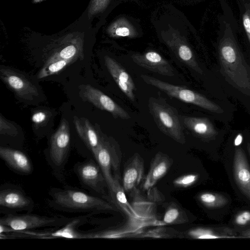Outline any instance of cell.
Instances as JSON below:
<instances>
[{
  "instance_id": "30",
  "label": "cell",
  "mask_w": 250,
  "mask_h": 250,
  "mask_svg": "<svg viewBox=\"0 0 250 250\" xmlns=\"http://www.w3.org/2000/svg\"><path fill=\"white\" fill-rule=\"evenodd\" d=\"M18 133L17 127L0 114V134L9 136H16Z\"/></svg>"
},
{
  "instance_id": "28",
  "label": "cell",
  "mask_w": 250,
  "mask_h": 250,
  "mask_svg": "<svg viewBox=\"0 0 250 250\" xmlns=\"http://www.w3.org/2000/svg\"><path fill=\"white\" fill-rule=\"evenodd\" d=\"M52 115L50 110L38 109L32 114L31 121L35 127L43 126L50 120Z\"/></svg>"
},
{
  "instance_id": "5",
  "label": "cell",
  "mask_w": 250,
  "mask_h": 250,
  "mask_svg": "<svg viewBox=\"0 0 250 250\" xmlns=\"http://www.w3.org/2000/svg\"><path fill=\"white\" fill-rule=\"evenodd\" d=\"M53 198L57 205L70 209L80 210H114L115 209L114 207L110 203L81 191L58 190L54 193Z\"/></svg>"
},
{
  "instance_id": "8",
  "label": "cell",
  "mask_w": 250,
  "mask_h": 250,
  "mask_svg": "<svg viewBox=\"0 0 250 250\" xmlns=\"http://www.w3.org/2000/svg\"><path fill=\"white\" fill-rule=\"evenodd\" d=\"M61 218L35 214L8 215L1 218L0 224L7 226L13 231H21L40 227L58 225Z\"/></svg>"
},
{
  "instance_id": "21",
  "label": "cell",
  "mask_w": 250,
  "mask_h": 250,
  "mask_svg": "<svg viewBox=\"0 0 250 250\" xmlns=\"http://www.w3.org/2000/svg\"><path fill=\"white\" fill-rule=\"evenodd\" d=\"M188 222V218L185 211L177 204L172 203L167 208L163 217L165 224H181Z\"/></svg>"
},
{
  "instance_id": "2",
  "label": "cell",
  "mask_w": 250,
  "mask_h": 250,
  "mask_svg": "<svg viewBox=\"0 0 250 250\" xmlns=\"http://www.w3.org/2000/svg\"><path fill=\"white\" fill-rule=\"evenodd\" d=\"M92 153L104 174L108 189H112L115 181L120 180L121 152L119 145L112 137L102 133L99 145Z\"/></svg>"
},
{
  "instance_id": "11",
  "label": "cell",
  "mask_w": 250,
  "mask_h": 250,
  "mask_svg": "<svg viewBox=\"0 0 250 250\" xmlns=\"http://www.w3.org/2000/svg\"><path fill=\"white\" fill-rule=\"evenodd\" d=\"M131 57L137 65L149 71L165 76L172 77L175 75L171 65L156 52L134 54Z\"/></svg>"
},
{
  "instance_id": "6",
  "label": "cell",
  "mask_w": 250,
  "mask_h": 250,
  "mask_svg": "<svg viewBox=\"0 0 250 250\" xmlns=\"http://www.w3.org/2000/svg\"><path fill=\"white\" fill-rule=\"evenodd\" d=\"M0 76L1 80L20 98L31 101L39 96L36 86L23 73L3 66L0 69Z\"/></svg>"
},
{
  "instance_id": "26",
  "label": "cell",
  "mask_w": 250,
  "mask_h": 250,
  "mask_svg": "<svg viewBox=\"0 0 250 250\" xmlns=\"http://www.w3.org/2000/svg\"><path fill=\"white\" fill-rule=\"evenodd\" d=\"M181 233L171 228L167 227H158L149 230L141 234L140 237L154 238H172L180 237Z\"/></svg>"
},
{
  "instance_id": "10",
  "label": "cell",
  "mask_w": 250,
  "mask_h": 250,
  "mask_svg": "<svg viewBox=\"0 0 250 250\" xmlns=\"http://www.w3.org/2000/svg\"><path fill=\"white\" fill-rule=\"evenodd\" d=\"M104 62L119 88L130 101L134 102L136 88L131 76L120 63L110 57L105 56Z\"/></svg>"
},
{
  "instance_id": "17",
  "label": "cell",
  "mask_w": 250,
  "mask_h": 250,
  "mask_svg": "<svg viewBox=\"0 0 250 250\" xmlns=\"http://www.w3.org/2000/svg\"><path fill=\"white\" fill-rule=\"evenodd\" d=\"M73 122L79 136L93 152L99 145L102 131L98 127H94L85 118L74 116Z\"/></svg>"
},
{
  "instance_id": "32",
  "label": "cell",
  "mask_w": 250,
  "mask_h": 250,
  "mask_svg": "<svg viewBox=\"0 0 250 250\" xmlns=\"http://www.w3.org/2000/svg\"><path fill=\"white\" fill-rule=\"evenodd\" d=\"M110 0H91L88 10V16H92L104 11L107 7Z\"/></svg>"
},
{
  "instance_id": "19",
  "label": "cell",
  "mask_w": 250,
  "mask_h": 250,
  "mask_svg": "<svg viewBox=\"0 0 250 250\" xmlns=\"http://www.w3.org/2000/svg\"><path fill=\"white\" fill-rule=\"evenodd\" d=\"M0 156L10 167L19 172L29 173L32 170L30 160L20 150L1 146Z\"/></svg>"
},
{
  "instance_id": "29",
  "label": "cell",
  "mask_w": 250,
  "mask_h": 250,
  "mask_svg": "<svg viewBox=\"0 0 250 250\" xmlns=\"http://www.w3.org/2000/svg\"><path fill=\"white\" fill-rule=\"evenodd\" d=\"M108 32L112 36L131 37L133 33L131 29L125 25H121L119 21H116L110 26Z\"/></svg>"
},
{
  "instance_id": "12",
  "label": "cell",
  "mask_w": 250,
  "mask_h": 250,
  "mask_svg": "<svg viewBox=\"0 0 250 250\" xmlns=\"http://www.w3.org/2000/svg\"><path fill=\"white\" fill-rule=\"evenodd\" d=\"M77 171L79 178L86 186L97 192L104 193L105 188L108 186L99 165L90 160L79 165Z\"/></svg>"
},
{
  "instance_id": "22",
  "label": "cell",
  "mask_w": 250,
  "mask_h": 250,
  "mask_svg": "<svg viewBox=\"0 0 250 250\" xmlns=\"http://www.w3.org/2000/svg\"><path fill=\"white\" fill-rule=\"evenodd\" d=\"M80 222L78 219H74L63 228L54 231L47 236L52 237L64 238L68 239H85V233H81L76 229L77 225Z\"/></svg>"
},
{
  "instance_id": "33",
  "label": "cell",
  "mask_w": 250,
  "mask_h": 250,
  "mask_svg": "<svg viewBox=\"0 0 250 250\" xmlns=\"http://www.w3.org/2000/svg\"><path fill=\"white\" fill-rule=\"evenodd\" d=\"M250 222V212L244 211L239 213L235 218V223L239 226H244Z\"/></svg>"
},
{
  "instance_id": "20",
  "label": "cell",
  "mask_w": 250,
  "mask_h": 250,
  "mask_svg": "<svg viewBox=\"0 0 250 250\" xmlns=\"http://www.w3.org/2000/svg\"><path fill=\"white\" fill-rule=\"evenodd\" d=\"M31 205V200L20 190L7 189L0 193V205L13 208L23 209Z\"/></svg>"
},
{
  "instance_id": "35",
  "label": "cell",
  "mask_w": 250,
  "mask_h": 250,
  "mask_svg": "<svg viewBox=\"0 0 250 250\" xmlns=\"http://www.w3.org/2000/svg\"><path fill=\"white\" fill-rule=\"evenodd\" d=\"M243 141V137L241 134H238L234 140V145L235 146H238L240 145Z\"/></svg>"
},
{
  "instance_id": "13",
  "label": "cell",
  "mask_w": 250,
  "mask_h": 250,
  "mask_svg": "<svg viewBox=\"0 0 250 250\" xmlns=\"http://www.w3.org/2000/svg\"><path fill=\"white\" fill-rule=\"evenodd\" d=\"M144 173V162L141 156L135 153L128 160L124 170L122 187L125 193L135 191L141 182Z\"/></svg>"
},
{
  "instance_id": "31",
  "label": "cell",
  "mask_w": 250,
  "mask_h": 250,
  "mask_svg": "<svg viewBox=\"0 0 250 250\" xmlns=\"http://www.w3.org/2000/svg\"><path fill=\"white\" fill-rule=\"evenodd\" d=\"M198 175L188 174L182 175L173 181V184L178 187L186 188L193 185L198 180Z\"/></svg>"
},
{
  "instance_id": "36",
  "label": "cell",
  "mask_w": 250,
  "mask_h": 250,
  "mask_svg": "<svg viewBox=\"0 0 250 250\" xmlns=\"http://www.w3.org/2000/svg\"><path fill=\"white\" fill-rule=\"evenodd\" d=\"M247 150H248V152L249 155L250 157V143H248V144H247Z\"/></svg>"
},
{
  "instance_id": "25",
  "label": "cell",
  "mask_w": 250,
  "mask_h": 250,
  "mask_svg": "<svg viewBox=\"0 0 250 250\" xmlns=\"http://www.w3.org/2000/svg\"><path fill=\"white\" fill-rule=\"evenodd\" d=\"M109 191L114 202L119 205L128 215H134V210L127 202L120 180L115 181L113 188Z\"/></svg>"
},
{
  "instance_id": "16",
  "label": "cell",
  "mask_w": 250,
  "mask_h": 250,
  "mask_svg": "<svg viewBox=\"0 0 250 250\" xmlns=\"http://www.w3.org/2000/svg\"><path fill=\"white\" fill-rule=\"evenodd\" d=\"M172 163V159L166 154L157 153L151 163L148 173L144 180V189L149 190L153 188L167 174Z\"/></svg>"
},
{
  "instance_id": "24",
  "label": "cell",
  "mask_w": 250,
  "mask_h": 250,
  "mask_svg": "<svg viewBox=\"0 0 250 250\" xmlns=\"http://www.w3.org/2000/svg\"><path fill=\"white\" fill-rule=\"evenodd\" d=\"M198 199L202 204L209 208H220L229 202L228 199L223 195L210 192L201 193Z\"/></svg>"
},
{
  "instance_id": "34",
  "label": "cell",
  "mask_w": 250,
  "mask_h": 250,
  "mask_svg": "<svg viewBox=\"0 0 250 250\" xmlns=\"http://www.w3.org/2000/svg\"><path fill=\"white\" fill-rule=\"evenodd\" d=\"M243 24L246 31L250 34V19L247 16L244 17Z\"/></svg>"
},
{
  "instance_id": "18",
  "label": "cell",
  "mask_w": 250,
  "mask_h": 250,
  "mask_svg": "<svg viewBox=\"0 0 250 250\" xmlns=\"http://www.w3.org/2000/svg\"><path fill=\"white\" fill-rule=\"evenodd\" d=\"M181 119L187 129L202 139H211L217 134L214 125L208 118L181 116Z\"/></svg>"
},
{
  "instance_id": "7",
  "label": "cell",
  "mask_w": 250,
  "mask_h": 250,
  "mask_svg": "<svg viewBox=\"0 0 250 250\" xmlns=\"http://www.w3.org/2000/svg\"><path fill=\"white\" fill-rule=\"evenodd\" d=\"M80 89V97L97 108L108 112L115 118H130L125 110L99 89L89 84L82 85Z\"/></svg>"
},
{
  "instance_id": "15",
  "label": "cell",
  "mask_w": 250,
  "mask_h": 250,
  "mask_svg": "<svg viewBox=\"0 0 250 250\" xmlns=\"http://www.w3.org/2000/svg\"><path fill=\"white\" fill-rule=\"evenodd\" d=\"M83 57V42L81 39L64 40L53 49L45 62L58 60H68L76 62Z\"/></svg>"
},
{
  "instance_id": "9",
  "label": "cell",
  "mask_w": 250,
  "mask_h": 250,
  "mask_svg": "<svg viewBox=\"0 0 250 250\" xmlns=\"http://www.w3.org/2000/svg\"><path fill=\"white\" fill-rule=\"evenodd\" d=\"M70 143V131L68 121L62 119L59 127L50 139V154L53 162L62 165L68 150Z\"/></svg>"
},
{
  "instance_id": "3",
  "label": "cell",
  "mask_w": 250,
  "mask_h": 250,
  "mask_svg": "<svg viewBox=\"0 0 250 250\" xmlns=\"http://www.w3.org/2000/svg\"><path fill=\"white\" fill-rule=\"evenodd\" d=\"M220 63L224 74L242 92L250 96V68L230 45L223 46Z\"/></svg>"
},
{
  "instance_id": "27",
  "label": "cell",
  "mask_w": 250,
  "mask_h": 250,
  "mask_svg": "<svg viewBox=\"0 0 250 250\" xmlns=\"http://www.w3.org/2000/svg\"><path fill=\"white\" fill-rule=\"evenodd\" d=\"M185 237L193 239H216L221 237L215 234L210 229L203 228L189 229L185 234Z\"/></svg>"
},
{
  "instance_id": "14",
  "label": "cell",
  "mask_w": 250,
  "mask_h": 250,
  "mask_svg": "<svg viewBox=\"0 0 250 250\" xmlns=\"http://www.w3.org/2000/svg\"><path fill=\"white\" fill-rule=\"evenodd\" d=\"M233 170L236 185L250 200V167L245 152L241 147L235 150Z\"/></svg>"
},
{
  "instance_id": "4",
  "label": "cell",
  "mask_w": 250,
  "mask_h": 250,
  "mask_svg": "<svg viewBox=\"0 0 250 250\" xmlns=\"http://www.w3.org/2000/svg\"><path fill=\"white\" fill-rule=\"evenodd\" d=\"M140 77L146 84L159 89L169 97L211 112L217 113L223 112L221 107L203 95L186 87L174 85L146 75H141Z\"/></svg>"
},
{
  "instance_id": "1",
  "label": "cell",
  "mask_w": 250,
  "mask_h": 250,
  "mask_svg": "<svg viewBox=\"0 0 250 250\" xmlns=\"http://www.w3.org/2000/svg\"><path fill=\"white\" fill-rule=\"evenodd\" d=\"M148 107L155 124L166 135L181 144L186 143L181 115L163 98L151 97Z\"/></svg>"
},
{
  "instance_id": "23",
  "label": "cell",
  "mask_w": 250,
  "mask_h": 250,
  "mask_svg": "<svg viewBox=\"0 0 250 250\" xmlns=\"http://www.w3.org/2000/svg\"><path fill=\"white\" fill-rule=\"evenodd\" d=\"M74 62L71 60L61 59L45 62L38 73L37 78L42 79L58 73Z\"/></svg>"
}]
</instances>
